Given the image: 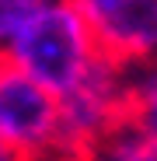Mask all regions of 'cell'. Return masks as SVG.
<instances>
[{
	"label": "cell",
	"mask_w": 157,
	"mask_h": 161,
	"mask_svg": "<svg viewBox=\"0 0 157 161\" xmlns=\"http://www.w3.org/2000/svg\"><path fill=\"white\" fill-rule=\"evenodd\" d=\"M0 161H18V158H14V151H11L4 140H0Z\"/></svg>",
	"instance_id": "277c9868"
},
{
	"label": "cell",
	"mask_w": 157,
	"mask_h": 161,
	"mask_svg": "<svg viewBox=\"0 0 157 161\" xmlns=\"http://www.w3.org/2000/svg\"><path fill=\"white\" fill-rule=\"evenodd\" d=\"M11 53L28 74H35L45 88H52L66 102L108 84V80H119V77H108L94 63L84 25L77 21V14L66 0L39 4L14 28Z\"/></svg>",
	"instance_id": "6da1fadb"
},
{
	"label": "cell",
	"mask_w": 157,
	"mask_h": 161,
	"mask_svg": "<svg viewBox=\"0 0 157 161\" xmlns=\"http://www.w3.org/2000/svg\"><path fill=\"white\" fill-rule=\"evenodd\" d=\"M87 130L91 137V154L94 161H157V144L147 140L143 133L129 130L122 123H112L98 112V119Z\"/></svg>",
	"instance_id": "3957f363"
},
{
	"label": "cell",
	"mask_w": 157,
	"mask_h": 161,
	"mask_svg": "<svg viewBox=\"0 0 157 161\" xmlns=\"http://www.w3.org/2000/svg\"><path fill=\"white\" fill-rule=\"evenodd\" d=\"M108 77L157 70V0H66Z\"/></svg>",
	"instance_id": "7a4b0ae2"
}]
</instances>
